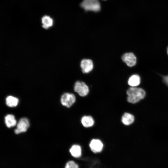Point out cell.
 <instances>
[{"label":"cell","instance_id":"cell-1","mask_svg":"<svg viewBox=\"0 0 168 168\" xmlns=\"http://www.w3.org/2000/svg\"><path fill=\"white\" fill-rule=\"evenodd\" d=\"M127 101L129 103H135L143 99L146 95L145 91L142 88L131 87L127 91Z\"/></svg>","mask_w":168,"mask_h":168},{"label":"cell","instance_id":"cell-2","mask_svg":"<svg viewBox=\"0 0 168 168\" xmlns=\"http://www.w3.org/2000/svg\"><path fill=\"white\" fill-rule=\"evenodd\" d=\"M80 5L86 12H98L101 10V5L98 0H83Z\"/></svg>","mask_w":168,"mask_h":168},{"label":"cell","instance_id":"cell-3","mask_svg":"<svg viewBox=\"0 0 168 168\" xmlns=\"http://www.w3.org/2000/svg\"><path fill=\"white\" fill-rule=\"evenodd\" d=\"M74 91L81 96H86L89 92V88L87 85L84 82L77 81L74 87Z\"/></svg>","mask_w":168,"mask_h":168},{"label":"cell","instance_id":"cell-4","mask_svg":"<svg viewBox=\"0 0 168 168\" xmlns=\"http://www.w3.org/2000/svg\"><path fill=\"white\" fill-rule=\"evenodd\" d=\"M76 97L72 93H65L61 96V102L62 104L67 107H70L75 102Z\"/></svg>","mask_w":168,"mask_h":168},{"label":"cell","instance_id":"cell-5","mask_svg":"<svg viewBox=\"0 0 168 168\" xmlns=\"http://www.w3.org/2000/svg\"><path fill=\"white\" fill-rule=\"evenodd\" d=\"M30 126V123L28 119L26 118H21L18 121L15 133L18 134L26 131Z\"/></svg>","mask_w":168,"mask_h":168},{"label":"cell","instance_id":"cell-6","mask_svg":"<svg viewBox=\"0 0 168 168\" xmlns=\"http://www.w3.org/2000/svg\"><path fill=\"white\" fill-rule=\"evenodd\" d=\"M122 61L129 67L134 66L136 63L137 58L132 53H127L124 54L121 57Z\"/></svg>","mask_w":168,"mask_h":168},{"label":"cell","instance_id":"cell-7","mask_svg":"<svg viewBox=\"0 0 168 168\" xmlns=\"http://www.w3.org/2000/svg\"><path fill=\"white\" fill-rule=\"evenodd\" d=\"M93 67V61L90 59H84L81 62L80 67L83 73H89L92 70Z\"/></svg>","mask_w":168,"mask_h":168},{"label":"cell","instance_id":"cell-8","mask_svg":"<svg viewBox=\"0 0 168 168\" xmlns=\"http://www.w3.org/2000/svg\"><path fill=\"white\" fill-rule=\"evenodd\" d=\"M90 147L94 153L100 152L102 150L103 145L102 142L98 139H93L90 142Z\"/></svg>","mask_w":168,"mask_h":168},{"label":"cell","instance_id":"cell-9","mask_svg":"<svg viewBox=\"0 0 168 168\" xmlns=\"http://www.w3.org/2000/svg\"><path fill=\"white\" fill-rule=\"evenodd\" d=\"M134 120V116L132 114L128 113H124L121 119L122 123L126 125H129L133 123Z\"/></svg>","mask_w":168,"mask_h":168},{"label":"cell","instance_id":"cell-10","mask_svg":"<svg viewBox=\"0 0 168 168\" xmlns=\"http://www.w3.org/2000/svg\"><path fill=\"white\" fill-rule=\"evenodd\" d=\"M140 83V78L138 74H133L131 76L128 80V84L131 87H136Z\"/></svg>","mask_w":168,"mask_h":168},{"label":"cell","instance_id":"cell-11","mask_svg":"<svg viewBox=\"0 0 168 168\" xmlns=\"http://www.w3.org/2000/svg\"><path fill=\"white\" fill-rule=\"evenodd\" d=\"M5 123L7 126L9 128L14 126L16 124V121L14 115L8 114L5 117Z\"/></svg>","mask_w":168,"mask_h":168},{"label":"cell","instance_id":"cell-12","mask_svg":"<svg viewBox=\"0 0 168 168\" xmlns=\"http://www.w3.org/2000/svg\"><path fill=\"white\" fill-rule=\"evenodd\" d=\"M81 123L83 126L87 128L92 126L94 124V121L91 116H85L82 118Z\"/></svg>","mask_w":168,"mask_h":168},{"label":"cell","instance_id":"cell-13","mask_svg":"<svg viewBox=\"0 0 168 168\" xmlns=\"http://www.w3.org/2000/svg\"><path fill=\"white\" fill-rule=\"evenodd\" d=\"M71 155L75 157H79L81 155V149L80 146L77 145H74L69 150Z\"/></svg>","mask_w":168,"mask_h":168},{"label":"cell","instance_id":"cell-14","mask_svg":"<svg viewBox=\"0 0 168 168\" xmlns=\"http://www.w3.org/2000/svg\"><path fill=\"white\" fill-rule=\"evenodd\" d=\"M42 27L45 29H48L51 27L53 23V19L49 16H45L42 18Z\"/></svg>","mask_w":168,"mask_h":168},{"label":"cell","instance_id":"cell-15","mask_svg":"<svg viewBox=\"0 0 168 168\" xmlns=\"http://www.w3.org/2000/svg\"><path fill=\"white\" fill-rule=\"evenodd\" d=\"M6 105L9 107H13L17 105L19 102L18 98L12 96H8L6 99Z\"/></svg>","mask_w":168,"mask_h":168},{"label":"cell","instance_id":"cell-16","mask_svg":"<svg viewBox=\"0 0 168 168\" xmlns=\"http://www.w3.org/2000/svg\"><path fill=\"white\" fill-rule=\"evenodd\" d=\"M65 168H78V166L74 161H71L66 163Z\"/></svg>","mask_w":168,"mask_h":168},{"label":"cell","instance_id":"cell-17","mask_svg":"<svg viewBox=\"0 0 168 168\" xmlns=\"http://www.w3.org/2000/svg\"><path fill=\"white\" fill-rule=\"evenodd\" d=\"M163 82L168 86V75H161Z\"/></svg>","mask_w":168,"mask_h":168},{"label":"cell","instance_id":"cell-18","mask_svg":"<svg viewBox=\"0 0 168 168\" xmlns=\"http://www.w3.org/2000/svg\"><path fill=\"white\" fill-rule=\"evenodd\" d=\"M167 54H168V47L167 49Z\"/></svg>","mask_w":168,"mask_h":168},{"label":"cell","instance_id":"cell-19","mask_svg":"<svg viewBox=\"0 0 168 168\" xmlns=\"http://www.w3.org/2000/svg\"><path fill=\"white\" fill-rule=\"evenodd\" d=\"M103 0V1H106V0Z\"/></svg>","mask_w":168,"mask_h":168}]
</instances>
